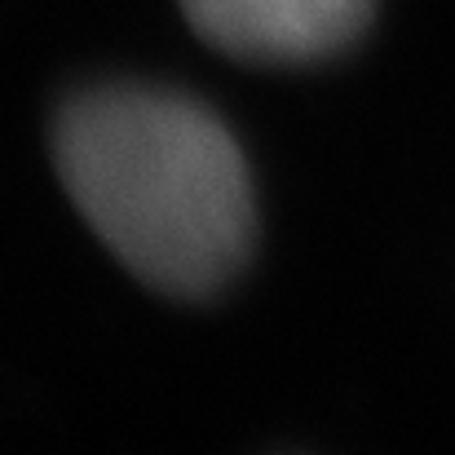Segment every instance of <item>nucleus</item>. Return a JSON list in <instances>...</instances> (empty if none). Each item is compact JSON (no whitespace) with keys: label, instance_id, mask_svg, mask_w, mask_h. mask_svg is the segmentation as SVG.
<instances>
[{"label":"nucleus","instance_id":"f257e3e1","mask_svg":"<svg viewBox=\"0 0 455 455\" xmlns=\"http://www.w3.org/2000/svg\"><path fill=\"white\" fill-rule=\"evenodd\" d=\"M58 177L89 230L155 292L204 301L248 261L252 177L230 129L164 89H98L53 129Z\"/></svg>","mask_w":455,"mask_h":455},{"label":"nucleus","instance_id":"f03ea898","mask_svg":"<svg viewBox=\"0 0 455 455\" xmlns=\"http://www.w3.org/2000/svg\"><path fill=\"white\" fill-rule=\"evenodd\" d=\"M190 27L243 62H314L354 44L376 0H181Z\"/></svg>","mask_w":455,"mask_h":455}]
</instances>
